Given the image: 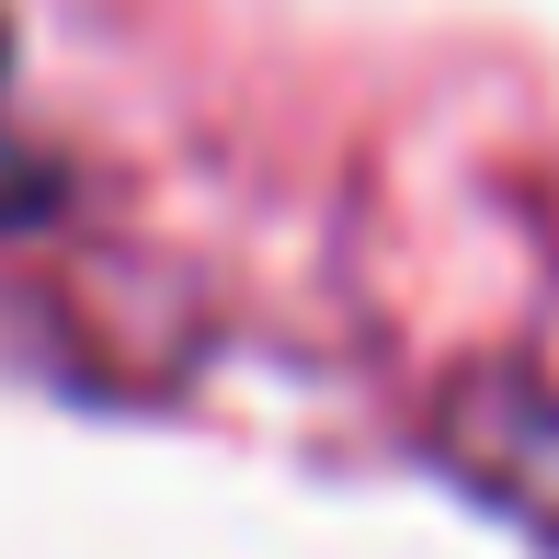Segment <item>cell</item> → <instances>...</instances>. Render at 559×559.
<instances>
[{"label":"cell","instance_id":"cell-1","mask_svg":"<svg viewBox=\"0 0 559 559\" xmlns=\"http://www.w3.org/2000/svg\"><path fill=\"white\" fill-rule=\"evenodd\" d=\"M0 217H35V171L12 160V138H0Z\"/></svg>","mask_w":559,"mask_h":559}]
</instances>
